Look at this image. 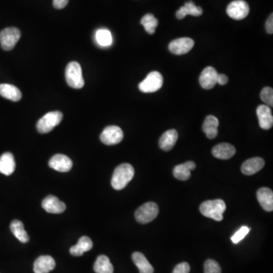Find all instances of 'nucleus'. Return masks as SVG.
<instances>
[{
    "label": "nucleus",
    "mask_w": 273,
    "mask_h": 273,
    "mask_svg": "<svg viewBox=\"0 0 273 273\" xmlns=\"http://www.w3.org/2000/svg\"><path fill=\"white\" fill-rule=\"evenodd\" d=\"M0 95L4 98L14 102L19 101L22 96L21 90L15 86L8 84H0Z\"/></svg>",
    "instance_id": "b1692460"
},
{
    "label": "nucleus",
    "mask_w": 273,
    "mask_h": 273,
    "mask_svg": "<svg viewBox=\"0 0 273 273\" xmlns=\"http://www.w3.org/2000/svg\"><path fill=\"white\" fill-rule=\"evenodd\" d=\"M266 29H267V33L273 34V14H271L270 17L267 19L266 22Z\"/></svg>",
    "instance_id": "c9c22d12"
},
{
    "label": "nucleus",
    "mask_w": 273,
    "mask_h": 273,
    "mask_svg": "<svg viewBox=\"0 0 273 273\" xmlns=\"http://www.w3.org/2000/svg\"><path fill=\"white\" fill-rule=\"evenodd\" d=\"M196 169V164L193 161H188L184 164L178 165L173 169V175L180 181H187L191 178V171Z\"/></svg>",
    "instance_id": "aec40b11"
},
{
    "label": "nucleus",
    "mask_w": 273,
    "mask_h": 273,
    "mask_svg": "<svg viewBox=\"0 0 273 273\" xmlns=\"http://www.w3.org/2000/svg\"><path fill=\"white\" fill-rule=\"evenodd\" d=\"M65 79L67 84L72 88L81 89L84 87V80L82 75V69L78 62H71L67 65Z\"/></svg>",
    "instance_id": "7ed1b4c3"
},
{
    "label": "nucleus",
    "mask_w": 273,
    "mask_h": 273,
    "mask_svg": "<svg viewBox=\"0 0 273 273\" xmlns=\"http://www.w3.org/2000/svg\"><path fill=\"white\" fill-rule=\"evenodd\" d=\"M226 210V203L220 199L205 201L200 207L203 216L218 222L223 220V213Z\"/></svg>",
    "instance_id": "f03ea898"
},
{
    "label": "nucleus",
    "mask_w": 273,
    "mask_h": 273,
    "mask_svg": "<svg viewBox=\"0 0 273 273\" xmlns=\"http://www.w3.org/2000/svg\"><path fill=\"white\" fill-rule=\"evenodd\" d=\"M204 273H222L220 264L213 260H207L204 264Z\"/></svg>",
    "instance_id": "2f4dec72"
},
{
    "label": "nucleus",
    "mask_w": 273,
    "mask_h": 273,
    "mask_svg": "<svg viewBox=\"0 0 273 273\" xmlns=\"http://www.w3.org/2000/svg\"><path fill=\"white\" fill-rule=\"evenodd\" d=\"M55 267V260L50 256H40L33 264L34 273H49Z\"/></svg>",
    "instance_id": "2eb2a0df"
},
{
    "label": "nucleus",
    "mask_w": 273,
    "mask_h": 273,
    "mask_svg": "<svg viewBox=\"0 0 273 273\" xmlns=\"http://www.w3.org/2000/svg\"><path fill=\"white\" fill-rule=\"evenodd\" d=\"M190 270L191 268L188 263H181L175 267L172 273H189Z\"/></svg>",
    "instance_id": "72a5a7b5"
},
{
    "label": "nucleus",
    "mask_w": 273,
    "mask_h": 273,
    "mask_svg": "<svg viewBox=\"0 0 273 273\" xmlns=\"http://www.w3.org/2000/svg\"><path fill=\"white\" fill-rule=\"evenodd\" d=\"M124 134L119 127L115 125L106 127L100 134V140L106 145H115L123 140Z\"/></svg>",
    "instance_id": "6e6552de"
},
{
    "label": "nucleus",
    "mask_w": 273,
    "mask_h": 273,
    "mask_svg": "<svg viewBox=\"0 0 273 273\" xmlns=\"http://www.w3.org/2000/svg\"><path fill=\"white\" fill-rule=\"evenodd\" d=\"M257 115L261 128L264 130L272 128L273 125V116L270 106L267 105H261L258 106L257 109Z\"/></svg>",
    "instance_id": "4468645a"
},
{
    "label": "nucleus",
    "mask_w": 273,
    "mask_h": 273,
    "mask_svg": "<svg viewBox=\"0 0 273 273\" xmlns=\"http://www.w3.org/2000/svg\"><path fill=\"white\" fill-rule=\"evenodd\" d=\"M96 273H113L114 268L108 257L100 255L96 259L93 266Z\"/></svg>",
    "instance_id": "cd10ccee"
},
{
    "label": "nucleus",
    "mask_w": 273,
    "mask_h": 273,
    "mask_svg": "<svg viewBox=\"0 0 273 273\" xmlns=\"http://www.w3.org/2000/svg\"><path fill=\"white\" fill-rule=\"evenodd\" d=\"M133 262L138 267L140 273H153L154 269L142 253L135 252L132 255Z\"/></svg>",
    "instance_id": "a878e982"
},
{
    "label": "nucleus",
    "mask_w": 273,
    "mask_h": 273,
    "mask_svg": "<svg viewBox=\"0 0 273 273\" xmlns=\"http://www.w3.org/2000/svg\"><path fill=\"white\" fill-rule=\"evenodd\" d=\"M163 75L159 71H152L139 84V90L143 93H154L163 87Z\"/></svg>",
    "instance_id": "0eeeda50"
},
{
    "label": "nucleus",
    "mask_w": 273,
    "mask_h": 273,
    "mask_svg": "<svg viewBox=\"0 0 273 273\" xmlns=\"http://www.w3.org/2000/svg\"><path fill=\"white\" fill-rule=\"evenodd\" d=\"M158 213L159 207L156 203H146L135 212V219L141 224H147L157 218Z\"/></svg>",
    "instance_id": "39448f33"
},
{
    "label": "nucleus",
    "mask_w": 273,
    "mask_h": 273,
    "mask_svg": "<svg viewBox=\"0 0 273 273\" xmlns=\"http://www.w3.org/2000/svg\"><path fill=\"white\" fill-rule=\"evenodd\" d=\"M229 82V77L224 74H218L217 76V84L220 85H226Z\"/></svg>",
    "instance_id": "e433bc0d"
},
{
    "label": "nucleus",
    "mask_w": 273,
    "mask_h": 273,
    "mask_svg": "<svg viewBox=\"0 0 273 273\" xmlns=\"http://www.w3.org/2000/svg\"><path fill=\"white\" fill-rule=\"evenodd\" d=\"M179 138L178 131L175 129L169 130L162 135L159 141L160 149L164 151H169L173 148Z\"/></svg>",
    "instance_id": "6ab92c4d"
},
{
    "label": "nucleus",
    "mask_w": 273,
    "mask_h": 273,
    "mask_svg": "<svg viewBox=\"0 0 273 273\" xmlns=\"http://www.w3.org/2000/svg\"><path fill=\"white\" fill-rule=\"evenodd\" d=\"M49 167L60 172H67L71 170L73 163L69 157L63 154H56L50 159Z\"/></svg>",
    "instance_id": "f8f14e48"
},
{
    "label": "nucleus",
    "mask_w": 273,
    "mask_h": 273,
    "mask_svg": "<svg viewBox=\"0 0 273 273\" xmlns=\"http://www.w3.org/2000/svg\"><path fill=\"white\" fill-rule=\"evenodd\" d=\"M96 40L101 46H109L112 43V33L107 29H100L96 33Z\"/></svg>",
    "instance_id": "c756f323"
},
{
    "label": "nucleus",
    "mask_w": 273,
    "mask_h": 273,
    "mask_svg": "<svg viewBox=\"0 0 273 273\" xmlns=\"http://www.w3.org/2000/svg\"><path fill=\"white\" fill-rule=\"evenodd\" d=\"M258 201L262 208L267 212L273 210V192L270 188H260L257 193Z\"/></svg>",
    "instance_id": "a211bd4d"
},
{
    "label": "nucleus",
    "mask_w": 273,
    "mask_h": 273,
    "mask_svg": "<svg viewBox=\"0 0 273 273\" xmlns=\"http://www.w3.org/2000/svg\"><path fill=\"white\" fill-rule=\"evenodd\" d=\"M93 248L91 239L87 236H83L78 240L77 245L70 248V254L72 256L81 257L84 253L90 251Z\"/></svg>",
    "instance_id": "5701e85b"
},
{
    "label": "nucleus",
    "mask_w": 273,
    "mask_h": 273,
    "mask_svg": "<svg viewBox=\"0 0 273 273\" xmlns=\"http://www.w3.org/2000/svg\"><path fill=\"white\" fill-rule=\"evenodd\" d=\"M251 229L247 227V226H242L239 231L234 234V236L232 237V241L234 244H238L245 239V236L249 233Z\"/></svg>",
    "instance_id": "473e14b6"
},
{
    "label": "nucleus",
    "mask_w": 273,
    "mask_h": 273,
    "mask_svg": "<svg viewBox=\"0 0 273 273\" xmlns=\"http://www.w3.org/2000/svg\"><path fill=\"white\" fill-rule=\"evenodd\" d=\"M42 207L47 213L53 214L63 213L66 209L65 204L53 195L46 197L42 202Z\"/></svg>",
    "instance_id": "ddd939ff"
},
{
    "label": "nucleus",
    "mask_w": 273,
    "mask_h": 273,
    "mask_svg": "<svg viewBox=\"0 0 273 273\" xmlns=\"http://www.w3.org/2000/svg\"><path fill=\"white\" fill-rule=\"evenodd\" d=\"M265 166V161L261 157H254L246 160L242 166V173L252 175L260 172Z\"/></svg>",
    "instance_id": "f3484780"
},
{
    "label": "nucleus",
    "mask_w": 273,
    "mask_h": 273,
    "mask_svg": "<svg viewBox=\"0 0 273 273\" xmlns=\"http://www.w3.org/2000/svg\"><path fill=\"white\" fill-rule=\"evenodd\" d=\"M212 153L216 158L220 160H229L235 156L236 150L232 144L223 143L213 147Z\"/></svg>",
    "instance_id": "dca6fc26"
},
{
    "label": "nucleus",
    "mask_w": 273,
    "mask_h": 273,
    "mask_svg": "<svg viewBox=\"0 0 273 273\" xmlns=\"http://www.w3.org/2000/svg\"><path fill=\"white\" fill-rule=\"evenodd\" d=\"M218 72L213 67L208 66L203 70L200 76L199 82L201 87L206 90H210L217 84Z\"/></svg>",
    "instance_id": "9b49d317"
},
{
    "label": "nucleus",
    "mask_w": 273,
    "mask_h": 273,
    "mask_svg": "<svg viewBox=\"0 0 273 273\" xmlns=\"http://www.w3.org/2000/svg\"><path fill=\"white\" fill-rule=\"evenodd\" d=\"M69 0H53V6L57 9H62L68 5Z\"/></svg>",
    "instance_id": "f704fd0d"
},
{
    "label": "nucleus",
    "mask_w": 273,
    "mask_h": 273,
    "mask_svg": "<svg viewBox=\"0 0 273 273\" xmlns=\"http://www.w3.org/2000/svg\"><path fill=\"white\" fill-rule=\"evenodd\" d=\"M141 24L144 26L146 31L149 34H153L156 32V28L158 26L159 21L153 14H147L141 19Z\"/></svg>",
    "instance_id": "c85d7f7f"
},
{
    "label": "nucleus",
    "mask_w": 273,
    "mask_h": 273,
    "mask_svg": "<svg viewBox=\"0 0 273 273\" xmlns=\"http://www.w3.org/2000/svg\"><path fill=\"white\" fill-rule=\"evenodd\" d=\"M63 119V115L59 111L48 112L43 115L36 124V129L41 134L50 132Z\"/></svg>",
    "instance_id": "20e7f679"
},
{
    "label": "nucleus",
    "mask_w": 273,
    "mask_h": 273,
    "mask_svg": "<svg viewBox=\"0 0 273 273\" xmlns=\"http://www.w3.org/2000/svg\"><path fill=\"white\" fill-rule=\"evenodd\" d=\"M10 229H11V232L14 237L21 243H27L30 240L27 232L24 230V224L22 222L17 220H13L11 222V226H10Z\"/></svg>",
    "instance_id": "bb28decb"
},
{
    "label": "nucleus",
    "mask_w": 273,
    "mask_h": 273,
    "mask_svg": "<svg viewBox=\"0 0 273 273\" xmlns=\"http://www.w3.org/2000/svg\"><path fill=\"white\" fill-rule=\"evenodd\" d=\"M202 14V8L197 6L192 1H189V2H187L185 5L181 7L179 10H178L177 12H176V17L181 20V19H183L184 17H186L188 14L198 17Z\"/></svg>",
    "instance_id": "393cba45"
},
{
    "label": "nucleus",
    "mask_w": 273,
    "mask_h": 273,
    "mask_svg": "<svg viewBox=\"0 0 273 273\" xmlns=\"http://www.w3.org/2000/svg\"><path fill=\"white\" fill-rule=\"evenodd\" d=\"M226 12L231 18L242 20L249 14L250 7L244 0H236L228 5Z\"/></svg>",
    "instance_id": "1a4fd4ad"
},
{
    "label": "nucleus",
    "mask_w": 273,
    "mask_h": 273,
    "mask_svg": "<svg viewBox=\"0 0 273 273\" xmlns=\"http://www.w3.org/2000/svg\"><path fill=\"white\" fill-rule=\"evenodd\" d=\"M261 98L267 106H273V89L272 87H267L263 89L261 93Z\"/></svg>",
    "instance_id": "7c9ffc66"
},
{
    "label": "nucleus",
    "mask_w": 273,
    "mask_h": 273,
    "mask_svg": "<svg viewBox=\"0 0 273 273\" xmlns=\"http://www.w3.org/2000/svg\"><path fill=\"white\" fill-rule=\"evenodd\" d=\"M194 46V41L189 37H182L172 40L169 45V49L175 55L188 53Z\"/></svg>",
    "instance_id": "9d476101"
},
{
    "label": "nucleus",
    "mask_w": 273,
    "mask_h": 273,
    "mask_svg": "<svg viewBox=\"0 0 273 273\" xmlns=\"http://www.w3.org/2000/svg\"><path fill=\"white\" fill-rule=\"evenodd\" d=\"M134 176V169L131 164L123 163L119 165L114 171L112 175V188L117 191H120L127 186L128 183L132 180Z\"/></svg>",
    "instance_id": "f257e3e1"
},
{
    "label": "nucleus",
    "mask_w": 273,
    "mask_h": 273,
    "mask_svg": "<svg viewBox=\"0 0 273 273\" xmlns=\"http://www.w3.org/2000/svg\"><path fill=\"white\" fill-rule=\"evenodd\" d=\"M220 125L218 119L214 115H208L203 125V131L209 139H214L218 135V127Z\"/></svg>",
    "instance_id": "412c9836"
},
{
    "label": "nucleus",
    "mask_w": 273,
    "mask_h": 273,
    "mask_svg": "<svg viewBox=\"0 0 273 273\" xmlns=\"http://www.w3.org/2000/svg\"><path fill=\"white\" fill-rule=\"evenodd\" d=\"M21 31L17 27H7L0 32V45L5 51L14 49L21 38Z\"/></svg>",
    "instance_id": "423d86ee"
},
{
    "label": "nucleus",
    "mask_w": 273,
    "mask_h": 273,
    "mask_svg": "<svg viewBox=\"0 0 273 273\" xmlns=\"http://www.w3.org/2000/svg\"><path fill=\"white\" fill-rule=\"evenodd\" d=\"M15 169V161L14 156L9 152L3 153L0 157V173L3 175H11Z\"/></svg>",
    "instance_id": "4be33fe9"
}]
</instances>
